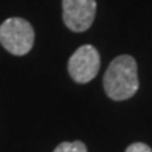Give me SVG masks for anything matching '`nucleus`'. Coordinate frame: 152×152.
Listing matches in <instances>:
<instances>
[{
  "mask_svg": "<svg viewBox=\"0 0 152 152\" xmlns=\"http://www.w3.org/2000/svg\"><path fill=\"white\" fill-rule=\"evenodd\" d=\"M104 90L115 102L132 97L138 90L137 62L130 55H120L109 65L103 79Z\"/></svg>",
  "mask_w": 152,
  "mask_h": 152,
  "instance_id": "1",
  "label": "nucleus"
},
{
  "mask_svg": "<svg viewBox=\"0 0 152 152\" xmlns=\"http://www.w3.org/2000/svg\"><path fill=\"white\" fill-rule=\"evenodd\" d=\"M34 38L33 26L21 17H10L0 26V44L13 55L28 54L34 45Z\"/></svg>",
  "mask_w": 152,
  "mask_h": 152,
  "instance_id": "2",
  "label": "nucleus"
},
{
  "mask_svg": "<svg viewBox=\"0 0 152 152\" xmlns=\"http://www.w3.org/2000/svg\"><path fill=\"white\" fill-rule=\"evenodd\" d=\"M100 69V55L93 45H82L69 58L68 71L77 83H87L96 77Z\"/></svg>",
  "mask_w": 152,
  "mask_h": 152,
  "instance_id": "3",
  "label": "nucleus"
},
{
  "mask_svg": "<svg viewBox=\"0 0 152 152\" xmlns=\"http://www.w3.org/2000/svg\"><path fill=\"white\" fill-rule=\"evenodd\" d=\"M96 0H62V18L75 33H83L94 21Z\"/></svg>",
  "mask_w": 152,
  "mask_h": 152,
  "instance_id": "4",
  "label": "nucleus"
},
{
  "mask_svg": "<svg viewBox=\"0 0 152 152\" xmlns=\"http://www.w3.org/2000/svg\"><path fill=\"white\" fill-rule=\"evenodd\" d=\"M54 152H87L86 145L82 141L62 142L54 149Z\"/></svg>",
  "mask_w": 152,
  "mask_h": 152,
  "instance_id": "5",
  "label": "nucleus"
},
{
  "mask_svg": "<svg viewBox=\"0 0 152 152\" xmlns=\"http://www.w3.org/2000/svg\"><path fill=\"white\" fill-rule=\"evenodd\" d=\"M125 152H152V149L148 147L147 144H142V142H134V144H131L130 147L125 149Z\"/></svg>",
  "mask_w": 152,
  "mask_h": 152,
  "instance_id": "6",
  "label": "nucleus"
}]
</instances>
